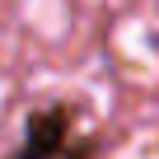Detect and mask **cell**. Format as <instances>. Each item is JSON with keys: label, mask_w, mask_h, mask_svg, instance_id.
I'll return each mask as SVG.
<instances>
[{"label": "cell", "mask_w": 159, "mask_h": 159, "mask_svg": "<svg viewBox=\"0 0 159 159\" xmlns=\"http://www.w3.org/2000/svg\"><path fill=\"white\" fill-rule=\"evenodd\" d=\"M14 5L28 33H38L42 42H61L70 33V0H14Z\"/></svg>", "instance_id": "cell-1"}, {"label": "cell", "mask_w": 159, "mask_h": 159, "mask_svg": "<svg viewBox=\"0 0 159 159\" xmlns=\"http://www.w3.org/2000/svg\"><path fill=\"white\" fill-rule=\"evenodd\" d=\"M112 159H159V136H154V131H140V136H131L126 145H117Z\"/></svg>", "instance_id": "cell-2"}]
</instances>
